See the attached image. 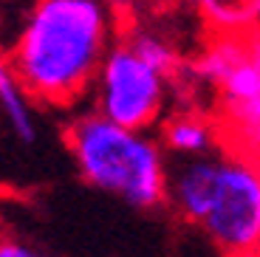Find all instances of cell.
<instances>
[{"instance_id": "cell-1", "label": "cell", "mask_w": 260, "mask_h": 257, "mask_svg": "<svg viewBox=\"0 0 260 257\" xmlns=\"http://www.w3.org/2000/svg\"><path fill=\"white\" fill-rule=\"evenodd\" d=\"M113 34L105 0H31L6 51L31 102L65 110L93 90Z\"/></svg>"}, {"instance_id": "cell-2", "label": "cell", "mask_w": 260, "mask_h": 257, "mask_svg": "<svg viewBox=\"0 0 260 257\" xmlns=\"http://www.w3.org/2000/svg\"><path fill=\"white\" fill-rule=\"evenodd\" d=\"M65 144L77 173L93 189L136 209L167 204L170 170L161 147L144 130L124 127L99 110H88L68 124Z\"/></svg>"}, {"instance_id": "cell-3", "label": "cell", "mask_w": 260, "mask_h": 257, "mask_svg": "<svg viewBox=\"0 0 260 257\" xmlns=\"http://www.w3.org/2000/svg\"><path fill=\"white\" fill-rule=\"evenodd\" d=\"M198 229L223 257L260 254V161L223 147Z\"/></svg>"}, {"instance_id": "cell-4", "label": "cell", "mask_w": 260, "mask_h": 257, "mask_svg": "<svg viewBox=\"0 0 260 257\" xmlns=\"http://www.w3.org/2000/svg\"><path fill=\"white\" fill-rule=\"evenodd\" d=\"M173 79L144 62L130 43H113L93 82V110L124 127L147 130L164 116Z\"/></svg>"}, {"instance_id": "cell-5", "label": "cell", "mask_w": 260, "mask_h": 257, "mask_svg": "<svg viewBox=\"0 0 260 257\" xmlns=\"http://www.w3.org/2000/svg\"><path fill=\"white\" fill-rule=\"evenodd\" d=\"M215 122L223 147L260 161V71L249 59L218 88Z\"/></svg>"}, {"instance_id": "cell-6", "label": "cell", "mask_w": 260, "mask_h": 257, "mask_svg": "<svg viewBox=\"0 0 260 257\" xmlns=\"http://www.w3.org/2000/svg\"><path fill=\"white\" fill-rule=\"evenodd\" d=\"M246 62V48H243V34H218L189 65V77L209 88H221L241 65Z\"/></svg>"}, {"instance_id": "cell-7", "label": "cell", "mask_w": 260, "mask_h": 257, "mask_svg": "<svg viewBox=\"0 0 260 257\" xmlns=\"http://www.w3.org/2000/svg\"><path fill=\"white\" fill-rule=\"evenodd\" d=\"M164 147L176 155H204L221 147V130L215 119L198 113H176L164 122Z\"/></svg>"}, {"instance_id": "cell-8", "label": "cell", "mask_w": 260, "mask_h": 257, "mask_svg": "<svg viewBox=\"0 0 260 257\" xmlns=\"http://www.w3.org/2000/svg\"><path fill=\"white\" fill-rule=\"evenodd\" d=\"M187 3H192L218 34H246L252 26H257L246 0H187Z\"/></svg>"}, {"instance_id": "cell-9", "label": "cell", "mask_w": 260, "mask_h": 257, "mask_svg": "<svg viewBox=\"0 0 260 257\" xmlns=\"http://www.w3.org/2000/svg\"><path fill=\"white\" fill-rule=\"evenodd\" d=\"M127 43L144 62H150L153 68H158L161 74H167L170 79L178 77L181 54H178L176 45L170 43V40H164L161 34H156V31H133L127 37Z\"/></svg>"}, {"instance_id": "cell-10", "label": "cell", "mask_w": 260, "mask_h": 257, "mask_svg": "<svg viewBox=\"0 0 260 257\" xmlns=\"http://www.w3.org/2000/svg\"><path fill=\"white\" fill-rule=\"evenodd\" d=\"M0 257H48V254L40 251L37 246L26 243V240L14 238V235L0 232Z\"/></svg>"}, {"instance_id": "cell-11", "label": "cell", "mask_w": 260, "mask_h": 257, "mask_svg": "<svg viewBox=\"0 0 260 257\" xmlns=\"http://www.w3.org/2000/svg\"><path fill=\"white\" fill-rule=\"evenodd\" d=\"M243 48H246V59L260 71V26H252L243 34Z\"/></svg>"}, {"instance_id": "cell-12", "label": "cell", "mask_w": 260, "mask_h": 257, "mask_svg": "<svg viewBox=\"0 0 260 257\" xmlns=\"http://www.w3.org/2000/svg\"><path fill=\"white\" fill-rule=\"evenodd\" d=\"M249 3V9H252V14H254V23L260 26V0H246Z\"/></svg>"}, {"instance_id": "cell-13", "label": "cell", "mask_w": 260, "mask_h": 257, "mask_svg": "<svg viewBox=\"0 0 260 257\" xmlns=\"http://www.w3.org/2000/svg\"><path fill=\"white\" fill-rule=\"evenodd\" d=\"M252 257H260V254H252Z\"/></svg>"}]
</instances>
